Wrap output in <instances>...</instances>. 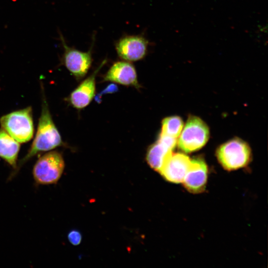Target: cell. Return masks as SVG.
Segmentation results:
<instances>
[{
	"label": "cell",
	"instance_id": "cell-3",
	"mask_svg": "<svg viewBox=\"0 0 268 268\" xmlns=\"http://www.w3.org/2000/svg\"><path fill=\"white\" fill-rule=\"evenodd\" d=\"M65 162L61 153L51 151L38 158L35 163L32 174L37 185L56 184L62 176Z\"/></svg>",
	"mask_w": 268,
	"mask_h": 268
},
{
	"label": "cell",
	"instance_id": "cell-13",
	"mask_svg": "<svg viewBox=\"0 0 268 268\" xmlns=\"http://www.w3.org/2000/svg\"><path fill=\"white\" fill-rule=\"evenodd\" d=\"M172 150L158 140L149 146L146 160L150 167L159 172L164 162L172 153Z\"/></svg>",
	"mask_w": 268,
	"mask_h": 268
},
{
	"label": "cell",
	"instance_id": "cell-6",
	"mask_svg": "<svg viewBox=\"0 0 268 268\" xmlns=\"http://www.w3.org/2000/svg\"><path fill=\"white\" fill-rule=\"evenodd\" d=\"M89 50L83 52L74 47H69L64 37L60 34V39L64 48L62 63L69 72L77 79L84 77L90 68L93 61L92 51L94 42Z\"/></svg>",
	"mask_w": 268,
	"mask_h": 268
},
{
	"label": "cell",
	"instance_id": "cell-14",
	"mask_svg": "<svg viewBox=\"0 0 268 268\" xmlns=\"http://www.w3.org/2000/svg\"><path fill=\"white\" fill-rule=\"evenodd\" d=\"M184 126L182 119L178 116H171L164 118L162 122L160 134L176 138L181 133Z\"/></svg>",
	"mask_w": 268,
	"mask_h": 268
},
{
	"label": "cell",
	"instance_id": "cell-1",
	"mask_svg": "<svg viewBox=\"0 0 268 268\" xmlns=\"http://www.w3.org/2000/svg\"><path fill=\"white\" fill-rule=\"evenodd\" d=\"M41 87L42 110L34 139L26 155L19 160L16 169L9 177V180L17 173L23 165L36 155L41 152L50 151L63 144L61 136L53 121L43 85H41Z\"/></svg>",
	"mask_w": 268,
	"mask_h": 268
},
{
	"label": "cell",
	"instance_id": "cell-15",
	"mask_svg": "<svg viewBox=\"0 0 268 268\" xmlns=\"http://www.w3.org/2000/svg\"><path fill=\"white\" fill-rule=\"evenodd\" d=\"M67 238L71 244L75 246L78 245L81 241V234L78 230H72L68 233Z\"/></svg>",
	"mask_w": 268,
	"mask_h": 268
},
{
	"label": "cell",
	"instance_id": "cell-7",
	"mask_svg": "<svg viewBox=\"0 0 268 268\" xmlns=\"http://www.w3.org/2000/svg\"><path fill=\"white\" fill-rule=\"evenodd\" d=\"M149 41L142 35H126L115 43L118 56L128 62H135L143 59L147 54Z\"/></svg>",
	"mask_w": 268,
	"mask_h": 268
},
{
	"label": "cell",
	"instance_id": "cell-11",
	"mask_svg": "<svg viewBox=\"0 0 268 268\" xmlns=\"http://www.w3.org/2000/svg\"><path fill=\"white\" fill-rule=\"evenodd\" d=\"M104 81H112L127 86L140 87L135 68L130 62L118 61L109 68L103 77Z\"/></svg>",
	"mask_w": 268,
	"mask_h": 268
},
{
	"label": "cell",
	"instance_id": "cell-5",
	"mask_svg": "<svg viewBox=\"0 0 268 268\" xmlns=\"http://www.w3.org/2000/svg\"><path fill=\"white\" fill-rule=\"evenodd\" d=\"M209 138V130L205 123L199 117L189 118L178 141L182 151L190 153L202 148Z\"/></svg>",
	"mask_w": 268,
	"mask_h": 268
},
{
	"label": "cell",
	"instance_id": "cell-16",
	"mask_svg": "<svg viewBox=\"0 0 268 268\" xmlns=\"http://www.w3.org/2000/svg\"><path fill=\"white\" fill-rule=\"evenodd\" d=\"M118 87L117 86L114 84H111L109 85L105 90H104L102 93H101L100 95L103 94H105L106 93H113L117 91Z\"/></svg>",
	"mask_w": 268,
	"mask_h": 268
},
{
	"label": "cell",
	"instance_id": "cell-2",
	"mask_svg": "<svg viewBox=\"0 0 268 268\" xmlns=\"http://www.w3.org/2000/svg\"><path fill=\"white\" fill-rule=\"evenodd\" d=\"M0 125L1 129L18 142L29 141L34 132L32 107L28 106L2 116Z\"/></svg>",
	"mask_w": 268,
	"mask_h": 268
},
{
	"label": "cell",
	"instance_id": "cell-4",
	"mask_svg": "<svg viewBox=\"0 0 268 268\" xmlns=\"http://www.w3.org/2000/svg\"><path fill=\"white\" fill-rule=\"evenodd\" d=\"M216 157L225 169L232 171L243 168L249 164L251 159V150L245 141L234 138L217 148Z\"/></svg>",
	"mask_w": 268,
	"mask_h": 268
},
{
	"label": "cell",
	"instance_id": "cell-12",
	"mask_svg": "<svg viewBox=\"0 0 268 268\" xmlns=\"http://www.w3.org/2000/svg\"><path fill=\"white\" fill-rule=\"evenodd\" d=\"M20 147L19 142L0 129V157L13 168V171L17 167Z\"/></svg>",
	"mask_w": 268,
	"mask_h": 268
},
{
	"label": "cell",
	"instance_id": "cell-9",
	"mask_svg": "<svg viewBox=\"0 0 268 268\" xmlns=\"http://www.w3.org/2000/svg\"><path fill=\"white\" fill-rule=\"evenodd\" d=\"M191 159L181 153H172L166 159L159 173L170 182H183L189 170Z\"/></svg>",
	"mask_w": 268,
	"mask_h": 268
},
{
	"label": "cell",
	"instance_id": "cell-10",
	"mask_svg": "<svg viewBox=\"0 0 268 268\" xmlns=\"http://www.w3.org/2000/svg\"><path fill=\"white\" fill-rule=\"evenodd\" d=\"M207 165L202 159L198 157L192 159L183 181L186 189L194 194L203 192L207 182Z\"/></svg>",
	"mask_w": 268,
	"mask_h": 268
},
{
	"label": "cell",
	"instance_id": "cell-8",
	"mask_svg": "<svg viewBox=\"0 0 268 268\" xmlns=\"http://www.w3.org/2000/svg\"><path fill=\"white\" fill-rule=\"evenodd\" d=\"M106 63V60L103 61L94 71L73 90L66 99L73 107L81 109L91 102L95 92L96 75Z\"/></svg>",
	"mask_w": 268,
	"mask_h": 268
}]
</instances>
